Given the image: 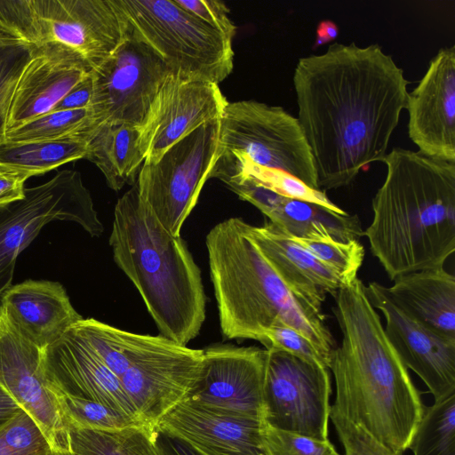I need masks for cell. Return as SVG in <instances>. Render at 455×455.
Instances as JSON below:
<instances>
[{"mask_svg":"<svg viewBox=\"0 0 455 455\" xmlns=\"http://www.w3.org/2000/svg\"><path fill=\"white\" fill-rule=\"evenodd\" d=\"M292 80L321 190L347 187L383 161L410 81L379 44H331L300 58Z\"/></svg>","mask_w":455,"mask_h":455,"instance_id":"6da1fadb","label":"cell"},{"mask_svg":"<svg viewBox=\"0 0 455 455\" xmlns=\"http://www.w3.org/2000/svg\"><path fill=\"white\" fill-rule=\"evenodd\" d=\"M335 300L332 311L342 340L330 357L336 390L330 413L403 454L424 413L420 393L388 340L363 281L357 277L341 286Z\"/></svg>","mask_w":455,"mask_h":455,"instance_id":"7a4b0ae2","label":"cell"},{"mask_svg":"<svg viewBox=\"0 0 455 455\" xmlns=\"http://www.w3.org/2000/svg\"><path fill=\"white\" fill-rule=\"evenodd\" d=\"M363 231L391 280L443 266L455 251V163L395 148Z\"/></svg>","mask_w":455,"mask_h":455,"instance_id":"3957f363","label":"cell"},{"mask_svg":"<svg viewBox=\"0 0 455 455\" xmlns=\"http://www.w3.org/2000/svg\"><path fill=\"white\" fill-rule=\"evenodd\" d=\"M220 331L227 339L263 343L284 323L305 336L330 364L335 340L323 312L296 297L272 268L238 217L216 224L205 239Z\"/></svg>","mask_w":455,"mask_h":455,"instance_id":"277c9868","label":"cell"},{"mask_svg":"<svg viewBox=\"0 0 455 455\" xmlns=\"http://www.w3.org/2000/svg\"><path fill=\"white\" fill-rule=\"evenodd\" d=\"M109 244L160 335L187 346L205 320L201 271L185 241L160 223L136 184L116 202Z\"/></svg>","mask_w":455,"mask_h":455,"instance_id":"5b68a950","label":"cell"},{"mask_svg":"<svg viewBox=\"0 0 455 455\" xmlns=\"http://www.w3.org/2000/svg\"><path fill=\"white\" fill-rule=\"evenodd\" d=\"M127 21L172 74L219 84L233 70L232 40L175 0H114Z\"/></svg>","mask_w":455,"mask_h":455,"instance_id":"8992f818","label":"cell"},{"mask_svg":"<svg viewBox=\"0 0 455 455\" xmlns=\"http://www.w3.org/2000/svg\"><path fill=\"white\" fill-rule=\"evenodd\" d=\"M218 154L285 172L320 189L299 121L282 107L252 100L228 102L220 119Z\"/></svg>","mask_w":455,"mask_h":455,"instance_id":"52a82bcc","label":"cell"},{"mask_svg":"<svg viewBox=\"0 0 455 455\" xmlns=\"http://www.w3.org/2000/svg\"><path fill=\"white\" fill-rule=\"evenodd\" d=\"M53 220L75 222L93 237L104 232L76 171H60L48 181L26 188L24 198L0 207V295L12 285L18 256Z\"/></svg>","mask_w":455,"mask_h":455,"instance_id":"ba28073f","label":"cell"},{"mask_svg":"<svg viewBox=\"0 0 455 455\" xmlns=\"http://www.w3.org/2000/svg\"><path fill=\"white\" fill-rule=\"evenodd\" d=\"M219 134L220 120L206 123L169 148L156 162L141 165L135 183L140 196L174 236H180L211 178Z\"/></svg>","mask_w":455,"mask_h":455,"instance_id":"9c48e42d","label":"cell"},{"mask_svg":"<svg viewBox=\"0 0 455 455\" xmlns=\"http://www.w3.org/2000/svg\"><path fill=\"white\" fill-rule=\"evenodd\" d=\"M170 74L160 55L129 24L119 47L91 70L89 108L97 125L121 124L142 128Z\"/></svg>","mask_w":455,"mask_h":455,"instance_id":"30bf717a","label":"cell"},{"mask_svg":"<svg viewBox=\"0 0 455 455\" xmlns=\"http://www.w3.org/2000/svg\"><path fill=\"white\" fill-rule=\"evenodd\" d=\"M266 350L262 422L285 432L329 441V369L282 350Z\"/></svg>","mask_w":455,"mask_h":455,"instance_id":"8fae6325","label":"cell"},{"mask_svg":"<svg viewBox=\"0 0 455 455\" xmlns=\"http://www.w3.org/2000/svg\"><path fill=\"white\" fill-rule=\"evenodd\" d=\"M31 2L36 52L71 55L91 70L119 47L129 29L114 0Z\"/></svg>","mask_w":455,"mask_h":455,"instance_id":"7c38bea8","label":"cell"},{"mask_svg":"<svg viewBox=\"0 0 455 455\" xmlns=\"http://www.w3.org/2000/svg\"><path fill=\"white\" fill-rule=\"evenodd\" d=\"M204 349L180 345L162 335L121 376L123 387L140 420L156 427L185 401L202 371Z\"/></svg>","mask_w":455,"mask_h":455,"instance_id":"4fadbf2b","label":"cell"},{"mask_svg":"<svg viewBox=\"0 0 455 455\" xmlns=\"http://www.w3.org/2000/svg\"><path fill=\"white\" fill-rule=\"evenodd\" d=\"M267 350L215 345L204 349L200 377L186 400L262 422Z\"/></svg>","mask_w":455,"mask_h":455,"instance_id":"5bb4252c","label":"cell"},{"mask_svg":"<svg viewBox=\"0 0 455 455\" xmlns=\"http://www.w3.org/2000/svg\"><path fill=\"white\" fill-rule=\"evenodd\" d=\"M41 359L42 350L18 331L0 306V385L38 424L53 453H68V428Z\"/></svg>","mask_w":455,"mask_h":455,"instance_id":"9a60e30c","label":"cell"},{"mask_svg":"<svg viewBox=\"0 0 455 455\" xmlns=\"http://www.w3.org/2000/svg\"><path fill=\"white\" fill-rule=\"evenodd\" d=\"M367 297L385 318V333L407 369L427 387L434 402L455 394V339L441 336L417 322L386 295L383 285L365 286Z\"/></svg>","mask_w":455,"mask_h":455,"instance_id":"2e32d148","label":"cell"},{"mask_svg":"<svg viewBox=\"0 0 455 455\" xmlns=\"http://www.w3.org/2000/svg\"><path fill=\"white\" fill-rule=\"evenodd\" d=\"M41 367L48 387L56 395L97 402L145 424L119 377L71 328L42 350Z\"/></svg>","mask_w":455,"mask_h":455,"instance_id":"e0dca14e","label":"cell"},{"mask_svg":"<svg viewBox=\"0 0 455 455\" xmlns=\"http://www.w3.org/2000/svg\"><path fill=\"white\" fill-rule=\"evenodd\" d=\"M228 101L216 84L170 74L141 128L144 163H155L203 124L220 120Z\"/></svg>","mask_w":455,"mask_h":455,"instance_id":"ac0fdd59","label":"cell"},{"mask_svg":"<svg viewBox=\"0 0 455 455\" xmlns=\"http://www.w3.org/2000/svg\"><path fill=\"white\" fill-rule=\"evenodd\" d=\"M408 133L419 151L455 163V46L442 48L411 92Z\"/></svg>","mask_w":455,"mask_h":455,"instance_id":"d6986e66","label":"cell"},{"mask_svg":"<svg viewBox=\"0 0 455 455\" xmlns=\"http://www.w3.org/2000/svg\"><path fill=\"white\" fill-rule=\"evenodd\" d=\"M156 428L199 455H266L260 421L233 417L188 400L164 416Z\"/></svg>","mask_w":455,"mask_h":455,"instance_id":"ffe728a7","label":"cell"},{"mask_svg":"<svg viewBox=\"0 0 455 455\" xmlns=\"http://www.w3.org/2000/svg\"><path fill=\"white\" fill-rule=\"evenodd\" d=\"M0 306L18 331L41 350L84 318L55 281L29 279L12 284L0 295Z\"/></svg>","mask_w":455,"mask_h":455,"instance_id":"44dd1931","label":"cell"},{"mask_svg":"<svg viewBox=\"0 0 455 455\" xmlns=\"http://www.w3.org/2000/svg\"><path fill=\"white\" fill-rule=\"evenodd\" d=\"M247 232L288 289L317 312L327 294L343 286L339 278L275 224L247 223Z\"/></svg>","mask_w":455,"mask_h":455,"instance_id":"7402d4cb","label":"cell"},{"mask_svg":"<svg viewBox=\"0 0 455 455\" xmlns=\"http://www.w3.org/2000/svg\"><path fill=\"white\" fill-rule=\"evenodd\" d=\"M228 188L292 237L346 243L359 241L363 236L356 215L339 213L316 204L283 197L246 183H235Z\"/></svg>","mask_w":455,"mask_h":455,"instance_id":"603a6c76","label":"cell"},{"mask_svg":"<svg viewBox=\"0 0 455 455\" xmlns=\"http://www.w3.org/2000/svg\"><path fill=\"white\" fill-rule=\"evenodd\" d=\"M90 73L84 62L71 55L48 51L33 52L17 84L6 132L52 112Z\"/></svg>","mask_w":455,"mask_h":455,"instance_id":"cb8c5ba5","label":"cell"},{"mask_svg":"<svg viewBox=\"0 0 455 455\" xmlns=\"http://www.w3.org/2000/svg\"><path fill=\"white\" fill-rule=\"evenodd\" d=\"M390 287L389 299L409 316L441 336L455 339V277L443 266L401 275Z\"/></svg>","mask_w":455,"mask_h":455,"instance_id":"d4e9b609","label":"cell"},{"mask_svg":"<svg viewBox=\"0 0 455 455\" xmlns=\"http://www.w3.org/2000/svg\"><path fill=\"white\" fill-rule=\"evenodd\" d=\"M141 128L121 124H101L86 140V158L103 173L108 186L115 191L134 185L145 161Z\"/></svg>","mask_w":455,"mask_h":455,"instance_id":"484cf974","label":"cell"},{"mask_svg":"<svg viewBox=\"0 0 455 455\" xmlns=\"http://www.w3.org/2000/svg\"><path fill=\"white\" fill-rule=\"evenodd\" d=\"M211 178L220 180L227 187L234 183H247L283 197L316 204L339 213L347 212L331 202L324 191L313 188L285 172L246 160L218 154Z\"/></svg>","mask_w":455,"mask_h":455,"instance_id":"4316f807","label":"cell"},{"mask_svg":"<svg viewBox=\"0 0 455 455\" xmlns=\"http://www.w3.org/2000/svg\"><path fill=\"white\" fill-rule=\"evenodd\" d=\"M87 140L71 138L60 140L0 142V172L27 179L46 173L65 164L86 158Z\"/></svg>","mask_w":455,"mask_h":455,"instance_id":"83f0119b","label":"cell"},{"mask_svg":"<svg viewBox=\"0 0 455 455\" xmlns=\"http://www.w3.org/2000/svg\"><path fill=\"white\" fill-rule=\"evenodd\" d=\"M71 329L119 379L158 339V335L124 331L93 318H83Z\"/></svg>","mask_w":455,"mask_h":455,"instance_id":"f1b7e54d","label":"cell"},{"mask_svg":"<svg viewBox=\"0 0 455 455\" xmlns=\"http://www.w3.org/2000/svg\"><path fill=\"white\" fill-rule=\"evenodd\" d=\"M67 428L72 455H159L154 427L132 425L108 430Z\"/></svg>","mask_w":455,"mask_h":455,"instance_id":"f546056e","label":"cell"},{"mask_svg":"<svg viewBox=\"0 0 455 455\" xmlns=\"http://www.w3.org/2000/svg\"><path fill=\"white\" fill-rule=\"evenodd\" d=\"M409 449L413 455H455V394L425 407Z\"/></svg>","mask_w":455,"mask_h":455,"instance_id":"4dcf8cb0","label":"cell"},{"mask_svg":"<svg viewBox=\"0 0 455 455\" xmlns=\"http://www.w3.org/2000/svg\"><path fill=\"white\" fill-rule=\"evenodd\" d=\"M97 126L90 108L52 111L5 132L7 141L86 139Z\"/></svg>","mask_w":455,"mask_h":455,"instance_id":"1f68e13d","label":"cell"},{"mask_svg":"<svg viewBox=\"0 0 455 455\" xmlns=\"http://www.w3.org/2000/svg\"><path fill=\"white\" fill-rule=\"evenodd\" d=\"M56 397L67 427L108 430L145 425L97 402L66 395Z\"/></svg>","mask_w":455,"mask_h":455,"instance_id":"d6a6232c","label":"cell"},{"mask_svg":"<svg viewBox=\"0 0 455 455\" xmlns=\"http://www.w3.org/2000/svg\"><path fill=\"white\" fill-rule=\"evenodd\" d=\"M292 238L333 271L343 285L349 284L357 278L364 258V247L360 241L342 243Z\"/></svg>","mask_w":455,"mask_h":455,"instance_id":"836d02e7","label":"cell"},{"mask_svg":"<svg viewBox=\"0 0 455 455\" xmlns=\"http://www.w3.org/2000/svg\"><path fill=\"white\" fill-rule=\"evenodd\" d=\"M38 424L22 409L0 427V455H52Z\"/></svg>","mask_w":455,"mask_h":455,"instance_id":"e575fe53","label":"cell"},{"mask_svg":"<svg viewBox=\"0 0 455 455\" xmlns=\"http://www.w3.org/2000/svg\"><path fill=\"white\" fill-rule=\"evenodd\" d=\"M33 56V51L22 44L0 47V142L4 140L12 100L20 76Z\"/></svg>","mask_w":455,"mask_h":455,"instance_id":"d590c367","label":"cell"},{"mask_svg":"<svg viewBox=\"0 0 455 455\" xmlns=\"http://www.w3.org/2000/svg\"><path fill=\"white\" fill-rule=\"evenodd\" d=\"M261 436L266 455H340L330 441L285 432L264 422Z\"/></svg>","mask_w":455,"mask_h":455,"instance_id":"8d00e7d4","label":"cell"},{"mask_svg":"<svg viewBox=\"0 0 455 455\" xmlns=\"http://www.w3.org/2000/svg\"><path fill=\"white\" fill-rule=\"evenodd\" d=\"M0 34L36 50L31 0H0Z\"/></svg>","mask_w":455,"mask_h":455,"instance_id":"74e56055","label":"cell"},{"mask_svg":"<svg viewBox=\"0 0 455 455\" xmlns=\"http://www.w3.org/2000/svg\"><path fill=\"white\" fill-rule=\"evenodd\" d=\"M262 345L265 349L282 350L329 369L328 363L315 346L300 332L284 323L271 326L265 333Z\"/></svg>","mask_w":455,"mask_h":455,"instance_id":"f35d334b","label":"cell"},{"mask_svg":"<svg viewBox=\"0 0 455 455\" xmlns=\"http://www.w3.org/2000/svg\"><path fill=\"white\" fill-rule=\"evenodd\" d=\"M336 433L345 451L344 455H403L395 452L354 422L330 413Z\"/></svg>","mask_w":455,"mask_h":455,"instance_id":"ab89813d","label":"cell"},{"mask_svg":"<svg viewBox=\"0 0 455 455\" xmlns=\"http://www.w3.org/2000/svg\"><path fill=\"white\" fill-rule=\"evenodd\" d=\"M176 3L206 25L233 40L236 27L230 20L229 10L221 1L175 0Z\"/></svg>","mask_w":455,"mask_h":455,"instance_id":"60d3db41","label":"cell"},{"mask_svg":"<svg viewBox=\"0 0 455 455\" xmlns=\"http://www.w3.org/2000/svg\"><path fill=\"white\" fill-rule=\"evenodd\" d=\"M92 97V80L91 73L83 81L73 87L55 106L52 111L76 110L88 108Z\"/></svg>","mask_w":455,"mask_h":455,"instance_id":"b9f144b4","label":"cell"},{"mask_svg":"<svg viewBox=\"0 0 455 455\" xmlns=\"http://www.w3.org/2000/svg\"><path fill=\"white\" fill-rule=\"evenodd\" d=\"M27 180L19 174L0 172V207L24 198Z\"/></svg>","mask_w":455,"mask_h":455,"instance_id":"7bdbcfd3","label":"cell"},{"mask_svg":"<svg viewBox=\"0 0 455 455\" xmlns=\"http://www.w3.org/2000/svg\"><path fill=\"white\" fill-rule=\"evenodd\" d=\"M156 446L159 455H199L185 443L156 428Z\"/></svg>","mask_w":455,"mask_h":455,"instance_id":"ee69618b","label":"cell"},{"mask_svg":"<svg viewBox=\"0 0 455 455\" xmlns=\"http://www.w3.org/2000/svg\"><path fill=\"white\" fill-rule=\"evenodd\" d=\"M339 36L338 25L330 20H324L318 23L314 49L335 40Z\"/></svg>","mask_w":455,"mask_h":455,"instance_id":"f6af8a7d","label":"cell"},{"mask_svg":"<svg viewBox=\"0 0 455 455\" xmlns=\"http://www.w3.org/2000/svg\"><path fill=\"white\" fill-rule=\"evenodd\" d=\"M21 408L0 385V427Z\"/></svg>","mask_w":455,"mask_h":455,"instance_id":"bcb514c9","label":"cell"},{"mask_svg":"<svg viewBox=\"0 0 455 455\" xmlns=\"http://www.w3.org/2000/svg\"><path fill=\"white\" fill-rule=\"evenodd\" d=\"M19 44V43L13 41V40H11L0 34V47L8 45V44Z\"/></svg>","mask_w":455,"mask_h":455,"instance_id":"7dc6e473","label":"cell"},{"mask_svg":"<svg viewBox=\"0 0 455 455\" xmlns=\"http://www.w3.org/2000/svg\"><path fill=\"white\" fill-rule=\"evenodd\" d=\"M65 454H67V453H65ZM65 454H55V453H54V454H52V455H65Z\"/></svg>","mask_w":455,"mask_h":455,"instance_id":"c3c4849f","label":"cell"},{"mask_svg":"<svg viewBox=\"0 0 455 455\" xmlns=\"http://www.w3.org/2000/svg\"><path fill=\"white\" fill-rule=\"evenodd\" d=\"M65 455H72V454H71L70 452H68V453H67V454H65Z\"/></svg>","mask_w":455,"mask_h":455,"instance_id":"681fc988","label":"cell"}]
</instances>
